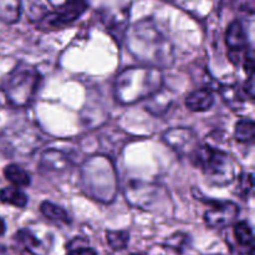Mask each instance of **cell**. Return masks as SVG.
<instances>
[{
	"label": "cell",
	"instance_id": "cell-12",
	"mask_svg": "<svg viewBox=\"0 0 255 255\" xmlns=\"http://www.w3.org/2000/svg\"><path fill=\"white\" fill-rule=\"evenodd\" d=\"M41 166L47 171H64L69 166V158L62 152L47 149L41 157Z\"/></svg>",
	"mask_w": 255,
	"mask_h": 255
},
{
	"label": "cell",
	"instance_id": "cell-7",
	"mask_svg": "<svg viewBox=\"0 0 255 255\" xmlns=\"http://www.w3.org/2000/svg\"><path fill=\"white\" fill-rule=\"evenodd\" d=\"M125 196L129 204L142 209H151L166 197V191L156 184L133 181L127 186Z\"/></svg>",
	"mask_w": 255,
	"mask_h": 255
},
{
	"label": "cell",
	"instance_id": "cell-17",
	"mask_svg": "<svg viewBox=\"0 0 255 255\" xmlns=\"http://www.w3.org/2000/svg\"><path fill=\"white\" fill-rule=\"evenodd\" d=\"M40 211H41L42 216L45 218L50 219L52 222H61V223L65 224H69L71 222L69 213L64 208L51 203V202H42L41 206H40Z\"/></svg>",
	"mask_w": 255,
	"mask_h": 255
},
{
	"label": "cell",
	"instance_id": "cell-23",
	"mask_svg": "<svg viewBox=\"0 0 255 255\" xmlns=\"http://www.w3.org/2000/svg\"><path fill=\"white\" fill-rule=\"evenodd\" d=\"M67 255H97L96 252L89 247H77V248L72 249Z\"/></svg>",
	"mask_w": 255,
	"mask_h": 255
},
{
	"label": "cell",
	"instance_id": "cell-13",
	"mask_svg": "<svg viewBox=\"0 0 255 255\" xmlns=\"http://www.w3.org/2000/svg\"><path fill=\"white\" fill-rule=\"evenodd\" d=\"M21 0H0V21L14 24L19 20Z\"/></svg>",
	"mask_w": 255,
	"mask_h": 255
},
{
	"label": "cell",
	"instance_id": "cell-19",
	"mask_svg": "<svg viewBox=\"0 0 255 255\" xmlns=\"http://www.w3.org/2000/svg\"><path fill=\"white\" fill-rule=\"evenodd\" d=\"M106 239L109 246L111 247L114 251H122L127 247L129 241V234L125 231H117V232H107Z\"/></svg>",
	"mask_w": 255,
	"mask_h": 255
},
{
	"label": "cell",
	"instance_id": "cell-5",
	"mask_svg": "<svg viewBox=\"0 0 255 255\" xmlns=\"http://www.w3.org/2000/svg\"><path fill=\"white\" fill-rule=\"evenodd\" d=\"M40 76L34 67L21 65L12 70L4 85L7 102L15 107H27L35 99L39 89Z\"/></svg>",
	"mask_w": 255,
	"mask_h": 255
},
{
	"label": "cell",
	"instance_id": "cell-14",
	"mask_svg": "<svg viewBox=\"0 0 255 255\" xmlns=\"http://www.w3.org/2000/svg\"><path fill=\"white\" fill-rule=\"evenodd\" d=\"M0 201L17 208H24L27 204V196L19 187L10 186L0 189Z\"/></svg>",
	"mask_w": 255,
	"mask_h": 255
},
{
	"label": "cell",
	"instance_id": "cell-11",
	"mask_svg": "<svg viewBox=\"0 0 255 255\" xmlns=\"http://www.w3.org/2000/svg\"><path fill=\"white\" fill-rule=\"evenodd\" d=\"M184 104L193 112L208 111L214 105V95L208 89L196 90L186 97Z\"/></svg>",
	"mask_w": 255,
	"mask_h": 255
},
{
	"label": "cell",
	"instance_id": "cell-18",
	"mask_svg": "<svg viewBox=\"0 0 255 255\" xmlns=\"http://www.w3.org/2000/svg\"><path fill=\"white\" fill-rule=\"evenodd\" d=\"M234 136L242 143H252L255 138V124L253 120H241L236 125Z\"/></svg>",
	"mask_w": 255,
	"mask_h": 255
},
{
	"label": "cell",
	"instance_id": "cell-3",
	"mask_svg": "<svg viewBox=\"0 0 255 255\" xmlns=\"http://www.w3.org/2000/svg\"><path fill=\"white\" fill-rule=\"evenodd\" d=\"M192 163L198 167L209 183L223 187L236 179L237 162L222 149L211 146H198L189 156Z\"/></svg>",
	"mask_w": 255,
	"mask_h": 255
},
{
	"label": "cell",
	"instance_id": "cell-22",
	"mask_svg": "<svg viewBox=\"0 0 255 255\" xmlns=\"http://www.w3.org/2000/svg\"><path fill=\"white\" fill-rule=\"evenodd\" d=\"M238 186V193L241 194V198H247L249 196V193L253 191V176L251 173L241 176Z\"/></svg>",
	"mask_w": 255,
	"mask_h": 255
},
{
	"label": "cell",
	"instance_id": "cell-16",
	"mask_svg": "<svg viewBox=\"0 0 255 255\" xmlns=\"http://www.w3.org/2000/svg\"><path fill=\"white\" fill-rule=\"evenodd\" d=\"M4 176L12 186L15 187H27L31 183L29 173L17 164H9L5 167Z\"/></svg>",
	"mask_w": 255,
	"mask_h": 255
},
{
	"label": "cell",
	"instance_id": "cell-10",
	"mask_svg": "<svg viewBox=\"0 0 255 255\" xmlns=\"http://www.w3.org/2000/svg\"><path fill=\"white\" fill-rule=\"evenodd\" d=\"M163 141L178 154L191 156L198 147L197 136L189 128H172L163 134Z\"/></svg>",
	"mask_w": 255,
	"mask_h": 255
},
{
	"label": "cell",
	"instance_id": "cell-15",
	"mask_svg": "<svg viewBox=\"0 0 255 255\" xmlns=\"http://www.w3.org/2000/svg\"><path fill=\"white\" fill-rule=\"evenodd\" d=\"M234 237L241 247L248 249L251 254H254V236L251 226L247 222H238L234 226Z\"/></svg>",
	"mask_w": 255,
	"mask_h": 255
},
{
	"label": "cell",
	"instance_id": "cell-8",
	"mask_svg": "<svg viewBox=\"0 0 255 255\" xmlns=\"http://www.w3.org/2000/svg\"><path fill=\"white\" fill-rule=\"evenodd\" d=\"M204 204L211 207V209L204 213V222L211 228H226L236 222L239 216V208L236 203L231 201H214L197 197Z\"/></svg>",
	"mask_w": 255,
	"mask_h": 255
},
{
	"label": "cell",
	"instance_id": "cell-24",
	"mask_svg": "<svg viewBox=\"0 0 255 255\" xmlns=\"http://www.w3.org/2000/svg\"><path fill=\"white\" fill-rule=\"evenodd\" d=\"M5 233V223L1 218H0V237Z\"/></svg>",
	"mask_w": 255,
	"mask_h": 255
},
{
	"label": "cell",
	"instance_id": "cell-25",
	"mask_svg": "<svg viewBox=\"0 0 255 255\" xmlns=\"http://www.w3.org/2000/svg\"><path fill=\"white\" fill-rule=\"evenodd\" d=\"M131 255H142V254H131Z\"/></svg>",
	"mask_w": 255,
	"mask_h": 255
},
{
	"label": "cell",
	"instance_id": "cell-4",
	"mask_svg": "<svg viewBox=\"0 0 255 255\" xmlns=\"http://www.w3.org/2000/svg\"><path fill=\"white\" fill-rule=\"evenodd\" d=\"M85 192L94 198L109 203L116 194V174L111 162L104 157L89 159L82 168Z\"/></svg>",
	"mask_w": 255,
	"mask_h": 255
},
{
	"label": "cell",
	"instance_id": "cell-2",
	"mask_svg": "<svg viewBox=\"0 0 255 255\" xmlns=\"http://www.w3.org/2000/svg\"><path fill=\"white\" fill-rule=\"evenodd\" d=\"M162 74L156 67H128L115 81V97L122 105L138 102L162 89Z\"/></svg>",
	"mask_w": 255,
	"mask_h": 255
},
{
	"label": "cell",
	"instance_id": "cell-21",
	"mask_svg": "<svg viewBox=\"0 0 255 255\" xmlns=\"http://www.w3.org/2000/svg\"><path fill=\"white\" fill-rule=\"evenodd\" d=\"M16 239L27 249V251H32L34 248L39 247V241L30 233L29 231H20L16 234Z\"/></svg>",
	"mask_w": 255,
	"mask_h": 255
},
{
	"label": "cell",
	"instance_id": "cell-6",
	"mask_svg": "<svg viewBox=\"0 0 255 255\" xmlns=\"http://www.w3.org/2000/svg\"><path fill=\"white\" fill-rule=\"evenodd\" d=\"M89 6L87 0H66L57 11L49 12L40 21V29L55 30L61 29L79 19Z\"/></svg>",
	"mask_w": 255,
	"mask_h": 255
},
{
	"label": "cell",
	"instance_id": "cell-1",
	"mask_svg": "<svg viewBox=\"0 0 255 255\" xmlns=\"http://www.w3.org/2000/svg\"><path fill=\"white\" fill-rule=\"evenodd\" d=\"M129 52L152 67L169 66L173 62V50L166 37L151 20L137 22L127 34Z\"/></svg>",
	"mask_w": 255,
	"mask_h": 255
},
{
	"label": "cell",
	"instance_id": "cell-20",
	"mask_svg": "<svg viewBox=\"0 0 255 255\" xmlns=\"http://www.w3.org/2000/svg\"><path fill=\"white\" fill-rule=\"evenodd\" d=\"M221 94L223 96V100L232 107V109H236V106L243 102L241 94H239L238 89L236 86H223V89L221 90Z\"/></svg>",
	"mask_w": 255,
	"mask_h": 255
},
{
	"label": "cell",
	"instance_id": "cell-9",
	"mask_svg": "<svg viewBox=\"0 0 255 255\" xmlns=\"http://www.w3.org/2000/svg\"><path fill=\"white\" fill-rule=\"evenodd\" d=\"M226 44L229 49V59L234 65L243 62L248 52V39L244 27L239 20L231 22L226 31Z\"/></svg>",
	"mask_w": 255,
	"mask_h": 255
}]
</instances>
